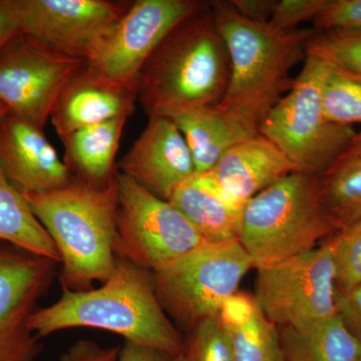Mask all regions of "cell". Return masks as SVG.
I'll list each match as a JSON object with an SVG mask.
<instances>
[{
	"instance_id": "32",
	"label": "cell",
	"mask_w": 361,
	"mask_h": 361,
	"mask_svg": "<svg viewBox=\"0 0 361 361\" xmlns=\"http://www.w3.org/2000/svg\"><path fill=\"white\" fill-rule=\"evenodd\" d=\"M20 35L18 0H0V54Z\"/></svg>"
},
{
	"instance_id": "6",
	"label": "cell",
	"mask_w": 361,
	"mask_h": 361,
	"mask_svg": "<svg viewBox=\"0 0 361 361\" xmlns=\"http://www.w3.org/2000/svg\"><path fill=\"white\" fill-rule=\"evenodd\" d=\"M326 63L305 56L291 89L268 111L259 134L272 142L299 172L320 176L341 155L356 132L330 122L322 104Z\"/></svg>"
},
{
	"instance_id": "30",
	"label": "cell",
	"mask_w": 361,
	"mask_h": 361,
	"mask_svg": "<svg viewBox=\"0 0 361 361\" xmlns=\"http://www.w3.org/2000/svg\"><path fill=\"white\" fill-rule=\"evenodd\" d=\"M313 23L317 30L361 28V0H329Z\"/></svg>"
},
{
	"instance_id": "22",
	"label": "cell",
	"mask_w": 361,
	"mask_h": 361,
	"mask_svg": "<svg viewBox=\"0 0 361 361\" xmlns=\"http://www.w3.org/2000/svg\"><path fill=\"white\" fill-rule=\"evenodd\" d=\"M279 334L284 361H361V338L338 314Z\"/></svg>"
},
{
	"instance_id": "34",
	"label": "cell",
	"mask_w": 361,
	"mask_h": 361,
	"mask_svg": "<svg viewBox=\"0 0 361 361\" xmlns=\"http://www.w3.org/2000/svg\"><path fill=\"white\" fill-rule=\"evenodd\" d=\"M230 2L240 16L259 23H268L275 6V0H231Z\"/></svg>"
},
{
	"instance_id": "37",
	"label": "cell",
	"mask_w": 361,
	"mask_h": 361,
	"mask_svg": "<svg viewBox=\"0 0 361 361\" xmlns=\"http://www.w3.org/2000/svg\"><path fill=\"white\" fill-rule=\"evenodd\" d=\"M7 114H9L8 110H7L6 106L0 102V121H1Z\"/></svg>"
},
{
	"instance_id": "23",
	"label": "cell",
	"mask_w": 361,
	"mask_h": 361,
	"mask_svg": "<svg viewBox=\"0 0 361 361\" xmlns=\"http://www.w3.org/2000/svg\"><path fill=\"white\" fill-rule=\"evenodd\" d=\"M319 188L336 231L361 221V132L319 176Z\"/></svg>"
},
{
	"instance_id": "13",
	"label": "cell",
	"mask_w": 361,
	"mask_h": 361,
	"mask_svg": "<svg viewBox=\"0 0 361 361\" xmlns=\"http://www.w3.org/2000/svg\"><path fill=\"white\" fill-rule=\"evenodd\" d=\"M130 6L110 0H18L23 35L85 61Z\"/></svg>"
},
{
	"instance_id": "7",
	"label": "cell",
	"mask_w": 361,
	"mask_h": 361,
	"mask_svg": "<svg viewBox=\"0 0 361 361\" xmlns=\"http://www.w3.org/2000/svg\"><path fill=\"white\" fill-rule=\"evenodd\" d=\"M251 268L253 262L241 243L230 241L203 244L152 276L164 310L192 330L219 315Z\"/></svg>"
},
{
	"instance_id": "19",
	"label": "cell",
	"mask_w": 361,
	"mask_h": 361,
	"mask_svg": "<svg viewBox=\"0 0 361 361\" xmlns=\"http://www.w3.org/2000/svg\"><path fill=\"white\" fill-rule=\"evenodd\" d=\"M169 202L209 243L239 241L246 203L226 192L210 173L195 175L176 190Z\"/></svg>"
},
{
	"instance_id": "20",
	"label": "cell",
	"mask_w": 361,
	"mask_h": 361,
	"mask_svg": "<svg viewBox=\"0 0 361 361\" xmlns=\"http://www.w3.org/2000/svg\"><path fill=\"white\" fill-rule=\"evenodd\" d=\"M235 361H284L279 329L255 297L237 292L219 313Z\"/></svg>"
},
{
	"instance_id": "8",
	"label": "cell",
	"mask_w": 361,
	"mask_h": 361,
	"mask_svg": "<svg viewBox=\"0 0 361 361\" xmlns=\"http://www.w3.org/2000/svg\"><path fill=\"white\" fill-rule=\"evenodd\" d=\"M118 219L115 255L153 272L209 243L170 202L116 174Z\"/></svg>"
},
{
	"instance_id": "21",
	"label": "cell",
	"mask_w": 361,
	"mask_h": 361,
	"mask_svg": "<svg viewBox=\"0 0 361 361\" xmlns=\"http://www.w3.org/2000/svg\"><path fill=\"white\" fill-rule=\"evenodd\" d=\"M128 118L97 123L75 130L61 140L65 163L73 177L92 183L108 182L116 177V156Z\"/></svg>"
},
{
	"instance_id": "29",
	"label": "cell",
	"mask_w": 361,
	"mask_h": 361,
	"mask_svg": "<svg viewBox=\"0 0 361 361\" xmlns=\"http://www.w3.org/2000/svg\"><path fill=\"white\" fill-rule=\"evenodd\" d=\"M329 0H279L275 1L268 25L280 32L298 30L301 23L314 20Z\"/></svg>"
},
{
	"instance_id": "3",
	"label": "cell",
	"mask_w": 361,
	"mask_h": 361,
	"mask_svg": "<svg viewBox=\"0 0 361 361\" xmlns=\"http://www.w3.org/2000/svg\"><path fill=\"white\" fill-rule=\"evenodd\" d=\"M230 78L227 49L210 4L176 26L137 78V101L149 118L215 106Z\"/></svg>"
},
{
	"instance_id": "17",
	"label": "cell",
	"mask_w": 361,
	"mask_h": 361,
	"mask_svg": "<svg viewBox=\"0 0 361 361\" xmlns=\"http://www.w3.org/2000/svg\"><path fill=\"white\" fill-rule=\"evenodd\" d=\"M298 169L261 134L239 142L226 152L212 170L214 180L237 200L254 196Z\"/></svg>"
},
{
	"instance_id": "15",
	"label": "cell",
	"mask_w": 361,
	"mask_h": 361,
	"mask_svg": "<svg viewBox=\"0 0 361 361\" xmlns=\"http://www.w3.org/2000/svg\"><path fill=\"white\" fill-rule=\"evenodd\" d=\"M0 170L23 193H47L73 179L44 129L7 114L0 121Z\"/></svg>"
},
{
	"instance_id": "2",
	"label": "cell",
	"mask_w": 361,
	"mask_h": 361,
	"mask_svg": "<svg viewBox=\"0 0 361 361\" xmlns=\"http://www.w3.org/2000/svg\"><path fill=\"white\" fill-rule=\"evenodd\" d=\"M23 194L58 250L63 289L90 290L111 276L116 264V175L104 183L73 177L56 191Z\"/></svg>"
},
{
	"instance_id": "25",
	"label": "cell",
	"mask_w": 361,
	"mask_h": 361,
	"mask_svg": "<svg viewBox=\"0 0 361 361\" xmlns=\"http://www.w3.org/2000/svg\"><path fill=\"white\" fill-rule=\"evenodd\" d=\"M322 104L330 122L349 127L361 123V75L326 63Z\"/></svg>"
},
{
	"instance_id": "10",
	"label": "cell",
	"mask_w": 361,
	"mask_h": 361,
	"mask_svg": "<svg viewBox=\"0 0 361 361\" xmlns=\"http://www.w3.org/2000/svg\"><path fill=\"white\" fill-rule=\"evenodd\" d=\"M85 63L20 35L0 54V102L11 115L44 129L61 90Z\"/></svg>"
},
{
	"instance_id": "11",
	"label": "cell",
	"mask_w": 361,
	"mask_h": 361,
	"mask_svg": "<svg viewBox=\"0 0 361 361\" xmlns=\"http://www.w3.org/2000/svg\"><path fill=\"white\" fill-rule=\"evenodd\" d=\"M203 4L195 0H137L87 63L106 77L137 87L140 73L157 47Z\"/></svg>"
},
{
	"instance_id": "1",
	"label": "cell",
	"mask_w": 361,
	"mask_h": 361,
	"mask_svg": "<svg viewBox=\"0 0 361 361\" xmlns=\"http://www.w3.org/2000/svg\"><path fill=\"white\" fill-rule=\"evenodd\" d=\"M28 326L39 341L61 330L85 327L113 332L170 356L185 350L157 296L152 272L123 259L116 258L115 270L97 288L63 289L56 302L33 313Z\"/></svg>"
},
{
	"instance_id": "9",
	"label": "cell",
	"mask_w": 361,
	"mask_h": 361,
	"mask_svg": "<svg viewBox=\"0 0 361 361\" xmlns=\"http://www.w3.org/2000/svg\"><path fill=\"white\" fill-rule=\"evenodd\" d=\"M254 297L266 317L280 329H302L336 315V269L331 241L259 269Z\"/></svg>"
},
{
	"instance_id": "33",
	"label": "cell",
	"mask_w": 361,
	"mask_h": 361,
	"mask_svg": "<svg viewBox=\"0 0 361 361\" xmlns=\"http://www.w3.org/2000/svg\"><path fill=\"white\" fill-rule=\"evenodd\" d=\"M121 348H102L96 342L78 341L61 355V361H116Z\"/></svg>"
},
{
	"instance_id": "5",
	"label": "cell",
	"mask_w": 361,
	"mask_h": 361,
	"mask_svg": "<svg viewBox=\"0 0 361 361\" xmlns=\"http://www.w3.org/2000/svg\"><path fill=\"white\" fill-rule=\"evenodd\" d=\"M334 231L319 176L294 172L246 202L239 242L259 270L313 250Z\"/></svg>"
},
{
	"instance_id": "12",
	"label": "cell",
	"mask_w": 361,
	"mask_h": 361,
	"mask_svg": "<svg viewBox=\"0 0 361 361\" xmlns=\"http://www.w3.org/2000/svg\"><path fill=\"white\" fill-rule=\"evenodd\" d=\"M56 265L0 241V361H35L42 353L28 322L51 288Z\"/></svg>"
},
{
	"instance_id": "27",
	"label": "cell",
	"mask_w": 361,
	"mask_h": 361,
	"mask_svg": "<svg viewBox=\"0 0 361 361\" xmlns=\"http://www.w3.org/2000/svg\"><path fill=\"white\" fill-rule=\"evenodd\" d=\"M330 239L336 261L337 291L361 283V221L337 231Z\"/></svg>"
},
{
	"instance_id": "4",
	"label": "cell",
	"mask_w": 361,
	"mask_h": 361,
	"mask_svg": "<svg viewBox=\"0 0 361 361\" xmlns=\"http://www.w3.org/2000/svg\"><path fill=\"white\" fill-rule=\"evenodd\" d=\"M227 49L230 78L218 106L260 126L272 106L291 89L293 66L317 30L280 32L240 16L230 1L210 4Z\"/></svg>"
},
{
	"instance_id": "24",
	"label": "cell",
	"mask_w": 361,
	"mask_h": 361,
	"mask_svg": "<svg viewBox=\"0 0 361 361\" xmlns=\"http://www.w3.org/2000/svg\"><path fill=\"white\" fill-rule=\"evenodd\" d=\"M0 241L61 263L56 245L40 224L25 195L0 170Z\"/></svg>"
},
{
	"instance_id": "18",
	"label": "cell",
	"mask_w": 361,
	"mask_h": 361,
	"mask_svg": "<svg viewBox=\"0 0 361 361\" xmlns=\"http://www.w3.org/2000/svg\"><path fill=\"white\" fill-rule=\"evenodd\" d=\"M168 118L184 135L197 174L212 170L226 152L259 134L256 123L218 104L179 111Z\"/></svg>"
},
{
	"instance_id": "16",
	"label": "cell",
	"mask_w": 361,
	"mask_h": 361,
	"mask_svg": "<svg viewBox=\"0 0 361 361\" xmlns=\"http://www.w3.org/2000/svg\"><path fill=\"white\" fill-rule=\"evenodd\" d=\"M137 101L135 85L106 77L85 61L59 94L52 110L51 123L63 140L90 126L129 118Z\"/></svg>"
},
{
	"instance_id": "28",
	"label": "cell",
	"mask_w": 361,
	"mask_h": 361,
	"mask_svg": "<svg viewBox=\"0 0 361 361\" xmlns=\"http://www.w3.org/2000/svg\"><path fill=\"white\" fill-rule=\"evenodd\" d=\"M185 353L189 361H235L219 315L204 320L191 330Z\"/></svg>"
},
{
	"instance_id": "26",
	"label": "cell",
	"mask_w": 361,
	"mask_h": 361,
	"mask_svg": "<svg viewBox=\"0 0 361 361\" xmlns=\"http://www.w3.org/2000/svg\"><path fill=\"white\" fill-rule=\"evenodd\" d=\"M305 56L361 75V28L317 30L306 44Z\"/></svg>"
},
{
	"instance_id": "36",
	"label": "cell",
	"mask_w": 361,
	"mask_h": 361,
	"mask_svg": "<svg viewBox=\"0 0 361 361\" xmlns=\"http://www.w3.org/2000/svg\"><path fill=\"white\" fill-rule=\"evenodd\" d=\"M170 361H189L188 360V357L186 355V353H185V350L183 351L182 353H180V355L172 356L171 357Z\"/></svg>"
},
{
	"instance_id": "31",
	"label": "cell",
	"mask_w": 361,
	"mask_h": 361,
	"mask_svg": "<svg viewBox=\"0 0 361 361\" xmlns=\"http://www.w3.org/2000/svg\"><path fill=\"white\" fill-rule=\"evenodd\" d=\"M336 307L337 314L361 338V283L348 291H337Z\"/></svg>"
},
{
	"instance_id": "14",
	"label": "cell",
	"mask_w": 361,
	"mask_h": 361,
	"mask_svg": "<svg viewBox=\"0 0 361 361\" xmlns=\"http://www.w3.org/2000/svg\"><path fill=\"white\" fill-rule=\"evenodd\" d=\"M118 171L168 202L180 185L197 174L186 139L168 116L149 118L147 127L118 164Z\"/></svg>"
},
{
	"instance_id": "35",
	"label": "cell",
	"mask_w": 361,
	"mask_h": 361,
	"mask_svg": "<svg viewBox=\"0 0 361 361\" xmlns=\"http://www.w3.org/2000/svg\"><path fill=\"white\" fill-rule=\"evenodd\" d=\"M172 356L156 350V349L137 345L126 341L121 348L116 361H170Z\"/></svg>"
}]
</instances>
